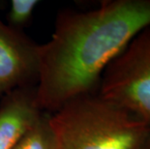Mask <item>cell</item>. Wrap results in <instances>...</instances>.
Wrapping results in <instances>:
<instances>
[{
    "instance_id": "obj_5",
    "label": "cell",
    "mask_w": 150,
    "mask_h": 149,
    "mask_svg": "<svg viewBox=\"0 0 150 149\" xmlns=\"http://www.w3.org/2000/svg\"><path fill=\"white\" fill-rule=\"evenodd\" d=\"M45 113L36 86L11 91L0 99V149H13Z\"/></svg>"
},
{
    "instance_id": "obj_1",
    "label": "cell",
    "mask_w": 150,
    "mask_h": 149,
    "mask_svg": "<svg viewBox=\"0 0 150 149\" xmlns=\"http://www.w3.org/2000/svg\"><path fill=\"white\" fill-rule=\"evenodd\" d=\"M150 25V0H108L89 11L58 13L50 39L41 45L37 100L52 113L98 91L104 71Z\"/></svg>"
},
{
    "instance_id": "obj_8",
    "label": "cell",
    "mask_w": 150,
    "mask_h": 149,
    "mask_svg": "<svg viewBox=\"0 0 150 149\" xmlns=\"http://www.w3.org/2000/svg\"><path fill=\"white\" fill-rule=\"evenodd\" d=\"M137 149H150V125L148 127V130L146 132L144 138H143V139Z\"/></svg>"
},
{
    "instance_id": "obj_7",
    "label": "cell",
    "mask_w": 150,
    "mask_h": 149,
    "mask_svg": "<svg viewBox=\"0 0 150 149\" xmlns=\"http://www.w3.org/2000/svg\"><path fill=\"white\" fill-rule=\"evenodd\" d=\"M38 3L37 0H12L8 13V24L21 30V27L30 20Z\"/></svg>"
},
{
    "instance_id": "obj_6",
    "label": "cell",
    "mask_w": 150,
    "mask_h": 149,
    "mask_svg": "<svg viewBox=\"0 0 150 149\" xmlns=\"http://www.w3.org/2000/svg\"><path fill=\"white\" fill-rule=\"evenodd\" d=\"M13 149H59L56 135L50 123V113L45 112Z\"/></svg>"
},
{
    "instance_id": "obj_2",
    "label": "cell",
    "mask_w": 150,
    "mask_h": 149,
    "mask_svg": "<svg viewBox=\"0 0 150 149\" xmlns=\"http://www.w3.org/2000/svg\"><path fill=\"white\" fill-rule=\"evenodd\" d=\"M59 149H137L149 125L97 92L50 113Z\"/></svg>"
},
{
    "instance_id": "obj_3",
    "label": "cell",
    "mask_w": 150,
    "mask_h": 149,
    "mask_svg": "<svg viewBox=\"0 0 150 149\" xmlns=\"http://www.w3.org/2000/svg\"><path fill=\"white\" fill-rule=\"evenodd\" d=\"M98 93L150 125V25L108 64Z\"/></svg>"
},
{
    "instance_id": "obj_4",
    "label": "cell",
    "mask_w": 150,
    "mask_h": 149,
    "mask_svg": "<svg viewBox=\"0 0 150 149\" xmlns=\"http://www.w3.org/2000/svg\"><path fill=\"white\" fill-rule=\"evenodd\" d=\"M41 45L0 18V99L11 91L36 86Z\"/></svg>"
}]
</instances>
